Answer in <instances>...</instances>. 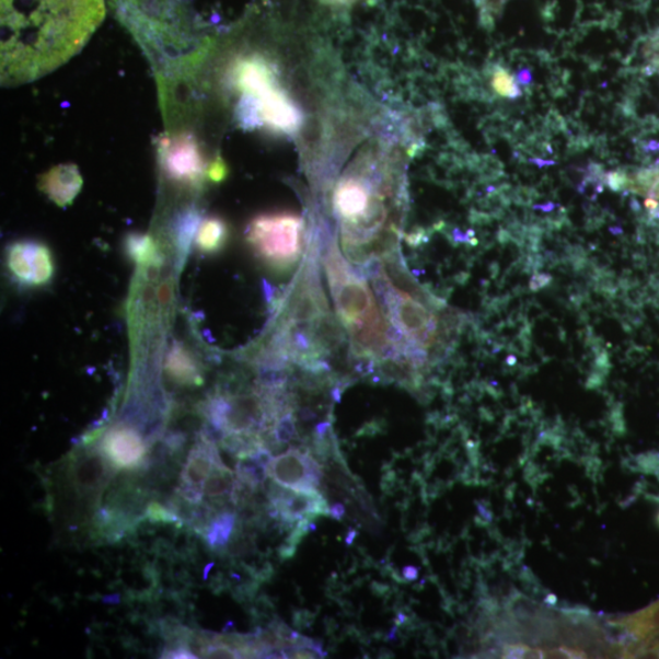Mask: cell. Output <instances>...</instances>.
I'll use <instances>...</instances> for the list:
<instances>
[{"label":"cell","mask_w":659,"mask_h":659,"mask_svg":"<svg viewBox=\"0 0 659 659\" xmlns=\"http://www.w3.org/2000/svg\"><path fill=\"white\" fill-rule=\"evenodd\" d=\"M236 485V473L229 470L227 465L215 466L204 484V494L210 501L219 505L227 499L232 502Z\"/></svg>","instance_id":"9a60e30c"},{"label":"cell","mask_w":659,"mask_h":659,"mask_svg":"<svg viewBox=\"0 0 659 659\" xmlns=\"http://www.w3.org/2000/svg\"><path fill=\"white\" fill-rule=\"evenodd\" d=\"M235 80L240 91L252 103L259 123L285 134L299 129L300 112L287 94L276 86L267 62L259 58L241 60L235 70Z\"/></svg>","instance_id":"277c9868"},{"label":"cell","mask_w":659,"mask_h":659,"mask_svg":"<svg viewBox=\"0 0 659 659\" xmlns=\"http://www.w3.org/2000/svg\"><path fill=\"white\" fill-rule=\"evenodd\" d=\"M506 3L507 0H483V7L487 18H492L501 13V10Z\"/></svg>","instance_id":"4316f807"},{"label":"cell","mask_w":659,"mask_h":659,"mask_svg":"<svg viewBox=\"0 0 659 659\" xmlns=\"http://www.w3.org/2000/svg\"><path fill=\"white\" fill-rule=\"evenodd\" d=\"M209 177L215 181V183H220V181L224 180L228 174V169L224 162L221 159H218L215 163L209 167Z\"/></svg>","instance_id":"484cf974"},{"label":"cell","mask_w":659,"mask_h":659,"mask_svg":"<svg viewBox=\"0 0 659 659\" xmlns=\"http://www.w3.org/2000/svg\"><path fill=\"white\" fill-rule=\"evenodd\" d=\"M274 436L275 440L279 443H289L293 440L296 436V423L292 413H287L276 420Z\"/></svg>","instance_id":"603a6c76"},{"label":"cell","mask_w":659,"mask_h":659,"mask_svg":"<svg viewBox=\"0 0 659 659\" xmlns=\"http://www.w3.org/2000/svg\"><path fill=\"white\" fill-rule=\"evenodd\" d=\"M83 181L77 165L66 164L51 169L41 181L45 194L60 207H67L79 195Z\"/></svg>","instance_id":"7c38bea8"},{"label":"cell","mask_w":659,"mask_h":659,"mask_svg":"<svg viewBox=\"0 0 659 659\" xmlns=\"http://www.w3.org/2000/svg\"><path fill=\"white\" fill-rule=\"evenodd\" d=\"M648 57H650L654 66L659 70V34H657L647 48Z\"/></svg>","instance_id":"83f0119b"},{"label":"cell","mask_w":659,"mask_h":659,"mask_svg":"<svg viewBox=\"0 0 659 659\" xmlns=\"http://www.w3.org/2000/svg\"><path fill=\"white\" fill-rule=\"evenodd\" d=\"M127 251L131 258L141 264L152 263L157 257V250L151 238L134 235L127 241Z\"/></svg>","instance_id":"7402d4cb"},{"label":"cell","mask_w":659,"mask_h":659,"mask_svg":"<svg viewBox=\"0 0 659 659\" xmlns=\"http://www.w3.org/2000/svg\"><path fill=\"white\" fill-rule=\"evenodd\" d=\"M235 473L238 479L244 485L250 486L254 492L258 490L269 476L268 467L255 461L251 455L241 456L238 460Z\"/></svg>","instance_id":"ffe728a7"},{"label":"cell","mask_w":659,"mask_h":659,"mask_svg":"<svg viewBox=\"0 0 659 659\" xmlns=\"http://www.w3.org/2000/svg\"><path fill=\"white\" fill-rule=\"evenodd\" d=\"M403 577L408 581L416 580L418 578V569L413 566L406 567L403 569Z\"/></svg>","instance_id":"f546056e"},{"label":"cell","mask_w":659,"mask_h":659,"mask_svg":"<svg viewBox=\"0 0 659 659\" xmlns=\"http://www.w3.org/2000/svg\"><path fill=\"white\" fill-rule=\"evenodd\" d=\"M164 165L170 175L177 180L196 181L204 173L197 143L189 137L172 138L163 142Z\"/></svg>","instance_id":"8fae6325"},{"label":"cell","mask_w":659,"mask_h":659,"mask_svg":"<svg viewBox=\"0 0 659 659\" xmlns=\"http://www.w3.org/2000/svg\"><path fill=\"white\" fill-rule=\"evenodd\" d=\"M229 238V229L224 221L211 218L201 222L197 233V244L201 252L217 253Z\"/></svg>","instance_id":"ac0fdd59"},{"label":"cell","mask_w":659,"mask_h":659,"mask_svg":"<svg viewBox=\"0 0 659 659\" xmlns=\"http://www.w3.org/2000/svg\"><path fill=\"white\" fill-rule=\"evenodd\" d=\"M634 188L646 197L648 207L659 210V166L637 175Z\"/></svg>","instance_id":"44dd1931"},{"label":"cell","mask_w":659,"mask_h":659,"mask_svg":"<svg viewBox=\"0 0 659 659\" xmlns=\"http://www.w3.org/2000/svg\"><path fill=\"white\" fill-rule=\"evenodd\" d=\"M356 536H357V531L356 530H349L348 531V535H347V540H346L347 545H352Z\"/></svg>","instance_id":"1f68e13d"},{"label":"cell","mask_w":659,"mask_h":659,"mask_svg":"<svg viewBox=\"0 0 659 659\" xmlns=\"http://www.w3.org/2000/svg\"><path fill=\"white\" fill-rule=\"evenodd\" d=\"M8 265L19 281L35 286L48 282L55 273L50 251L37 242L15 243L9 250Z\"/></svg>","instance_id":"ba28073f"},{"label":"cell","mask_w":659,"mask_h":659,"mask_svg":"<svg viewBox=\"0 0 659 659\" xmlns=\"http://www.w3.org/2000/svg\"><path fill=\"white\" fill-rule=\"evenodd\" d=\"M146 517L153 523L166 524L180 522L178 517L174 513L172 508H166L155 502L148 506Z\"/></svg>","instance_id":"d4e9b609"},{"label":"cell","mask_w":659,"mask_h":659,"mask_svg":"<svg viewBox=\"0 0 659 659\" xmlns=\"http://www.w3.org/2000/svg\"><path fill=\"white\" fill-rule=\"evenodd\" d=\"M303 220L290 212L261 216L251 222L248 241L259 257L279 269H289L302 253Z\"/></svg>","instance_id":"5b68a950"},{"label":"cell","mask_w":659,"mask_h":659,"mask_svg":"<svg viewBox=\"0 0 659 659\" xmlns=\"http://www.w3.org/2000/svg\"><path fill=\"white\" fill-rule=\"evenodd\" d=\"M494 88L498 94L508 99H515L519 93L515 79L504 69H498L495 72Z\"/></svg>","instance_id":"cb8c5ba5"},{"label":"cell","mask_w":659,"mask_h":659,"mask_svg":"<svg viewBox=\"0 0 659 659\" xmlns=\"http://www.w3.org/2000/svg\"><path fill=\"white\" fill-rule=\"evenodd\" d=\"M226 465L216 443L200 440L181 471V483L204 488V484L215 466Z\"/></svg>","instance_id":"4fadbf2b"},{"label":"cell","mask_w":659,"mask_h":659,"mask_svg":"<svg viewBox=\"0 0 659 659\" xmlns=\"http://www.w3.org/2000/svg\"><path fill=\"white\" fill-rule=\"evenodd\" d=\"M378 289L409 360L414 366H424L442 342V319L438 308L427 297L398 289L386 276H381Z\"/></svg>","instance_id":"3957f363"},{"label":"cell","mask_w":659,"mask_h":659,"mask_svg":"<svg viewBox=\"0 0 659 659\" xmlns=\"http://www.w3.org/2000/svg\"><path fill=\"white\" fill-rule=\"evenodd\" d=\"M633 636L645 639V637H655L659 635V601L650 608L637 612L626 618L616 622Z\"/></svg>","instance_id":"2e32d148"},{"label":"cell","mask_w":659,"mask_h":659,"mask_svg":"<svg viewBox=\"0 0 659 659\" xmlns=\"http://www.w3.org/2000/svg\"><path fill=\"white\" fill-rule=\"evenodd\" d=\"M268 475L274 483L294 492L317 490L323 479L321 465L310 452L300 449L275 456Z\"/></svg>","instance_id":"8992f818"},{"label":"cell","mask_w":659,"mask_h":659,"mask_svg":"<svg viewBox=\"0 0 659 659\" xmlns=\"http://www.w3.org/2000/svg\"><path fill=\"white\" fill-rule=\"evenodd\" d=\"M105 456H92L73 466V479L79 490L94 492L104 486L109 477V466H106Z\"/></svg>","instance_id":"5bb4252c"},{"label":"cell","mask_w":659,"mask_h":659,"mask_svg":"<svg viewBox=\"0 0 659 659\" xmlns=\"http://www.w3.org/2000/svg\"><path fill=\"white\" fill-rule=\"evenodd\" d=\"M166 368L169 374L178 382H183V384H200L195 361L183 347H176L172 350V354L167 358Z\"/></svg>","instance_id":"d6986e66"},{"label":"cell","mask_w":659,"mask_h":659,"mask_svg":"<svg viewBox=\"0 0 659 659\" xmlns=\"http://www.w3.org/2000/svg\"><path fill=\"white\" fill-rule=\"evenodd\" d=\"M102 449L105 460L114 470H136L147 455V446L140 433L126 427H116L106 432Z\"/></svg>","instance_id":"30bf717a"},{"label":"cell","mask_w":659,"mask_h":659,"mask_svg":"<svg viewBox=\"0 0 659 659\" xmlns=\"http://www.w3.org/2000/svg\"><path fill=\"white\" fill-rule=\"evenodd\" d=\"M238 517L232 512H222L212 517L206 530L205 539L211 550H224L235 533Z\"/></svg>","instance_id":"e0dca14e"},{"label":"cell","mask_w":659,"mask_h":659,"mask_svg":"<svg viewBox=\"0 0 659 659\" xmlns=\"http://www.w3.org/2000/svg\"><path fill=\"white\" fill-rule=\"evenodd\" d=\"M334 204L339 219L349 227L348 230L358 227L368 229L371 217L374 216V198L365 181L344 178L336 188Z\"/></svg>","instance_id":"9c48e42d"},{"label":"cell","mask_w":659,"mask_h":659,"mask_svg":"<svg viewBox=\"0 0 659 659\" xmlns=\"http://www.w3.org/2000/svg\"><path fill=\"white\" fill-rule=\"evenodd\" d=\"M103 602L106 604H118L120 603L119 594H111V597H105Z\"/></svg>","instance_id":"4dcf8cb0"},{"label":"cell","mask_w":659,"mask_h":659,"mask_svg":"<svg viewBox=\"0 0 659 659\" xmlns=\"http://www.w3.org/2000/svg\"><path fill=\"white\" fill-rule=\"evenodd\" d=\"M333 2L345 3V2H348V0H333Z\"/></svg>","instance_id":"d6a6232c"},{"label":"cell","mask_w":659,"mask_h":659,"mask_svg":"<svg viewBox=\"0 0 659 659\" xmlns=\"http://www.w3.org/2000/svg\"><path fill=\"white\" fill-rule=\"evenodd\" d=\"M104 0H2L0 77L13 88L48 76L86 46Z\"/></svg>","instance_id":"6da1fadb"},{"label":"cell","mask_w":659,"mask_h":659,"mask_svg":"<svg viewBox=\"0 0 659 659\" xmlns=\"http://www.w3.org/2000/svg\"><path fill=\"white\" fill-rule=\"evenodd\" d=\"M346 516V507L343 504H335L330 507V517L336 520H343Z\"/></svg>","instance_id":"f1b7e54d"},{"label":"cell","mask_w":659,"mask_h":659,"mask_svg":"<svg viewBox=\"0 0 659 659\" xmlns=\"http://www.w3.org/2000/svg\"><path fill=\"white\" fill-rule=\"evenodd\" d=\"M325 267L339 321L347 330L355 354L368 359L389 354V325L367 281L336 250L327 254Z\"/></svg>","instance_id":"7a4b0ae2"},{"label":"cell","mask_w":659,"mask_h":659,"mask_svg":"<svg viewBox=\"0 0 659 659\" xmlns=\"http://www.w3.org/2000/svg\"><path fill=\"white\" fill-rule=\"evenodd\" d=\"M268 497L271 517L287 525H293L304 518L330 516L327 501L317 490L294 492L274 483Z\"/></svg>","instance_id":"52a82bcc"}]
</instances>
